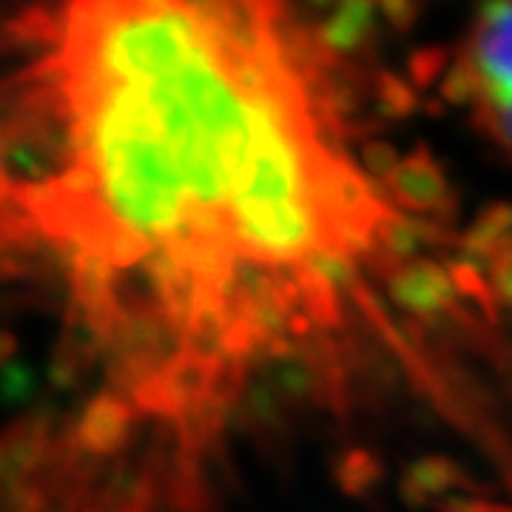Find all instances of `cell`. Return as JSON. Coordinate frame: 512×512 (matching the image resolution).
<instances>
[{"mask_svg": "<svg viewBox=\"0 0 512 512\" xmlns=\"http://www.w3.org/2000/svg\"><path fill=\"white\" fill-rule=\"evenodd\" d=\"M365 0H6L0 239L66 288L106 399L222 441L262 390L419 370L476 276L384 143Z\"/></svg>", "mask_w": 512, "mask_h": 512, "instance_id": "cell-1", "label": "cell"}, {"mask_svg": "<svg viewBox=\"0 0 512 512\" xmlns=\"http://www.w3.org/2000/svg\"><path fill=\"white\" fill-rule=\"evenodd\" d=\"M444 92L512 160V0H487L444 74Z\"/></svg>", "mask_w": 512, "mask_h": 512, "instance_id": "cell-2", "label": "cell"}]
</instances>
